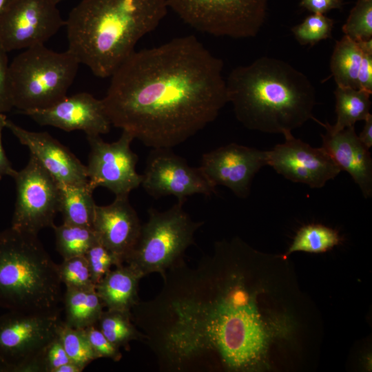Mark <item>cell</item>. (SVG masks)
<instances>
[{
    "instance_id": "cell-42",
    "label": "cell",
    "mask_w": 372,
    "mask_h": 372,
    "mask_svg": "<svg viewBox=\"0 0 372 372\" xmlns=\"http://www.w3.org/2000/svg\"><path fill=\"white\" fill-rule=\"evenodd\" d=\"M58 1H59V2H60V1H63V0H58Z\"/></svg>"
},
{
    "instance_id": "cell-23",
    "label": "cell",
    "mask_w": 372,
    "mask_h": 372,
    "mask_svg": "<svg viewBox=\"0 0 372 372\" xmlns=\"http://www.w3.org/2000/svg\"><path fill=\"white\" fill-rule=\"evenodd\" d=\"M334 94L336 123L333 125L324 123L331 131L336 132L354 126L356 122L364 121L370 114L371 94L361 89L337 86Z\"/></svg>"
},
{
    "instance_id": "cell-27",
    "label": "cell",
    "mask_w": 372,
    "mask_h": 372,
    "mask_svg": "<svg viewBox=\"0 0 372 372\" xmlns=\"http://www.w3.org/2000/svg\"><path fill=\"white\" fill-rule=\"evenodd\" d=\"M57 335L70 360L82 369L97 359L83 329L70 327L61 321Z\"/></svg>"
},
{
    "instance_id": "cell-16",
    "label": "cell",
    "mask_w": 372,
    "mask_h": 372,
    "mask_svg": "<svg viewBox=\"0 0 372 372\" xmlns=\"http://www.w3.org/2000/svg\"><path fill=\"white\" fill-rule=\"evenodd\" d=\"M6 128L28 147L30 154L59 184H87L86 165L49 133L29 131L8 118Z\"/></svg>"
},
{
    "instance_id": "cell-2",
    "label": "cell",
    "mask_w": 372,
    "mask_h": 372,
    "mask_svg": "<svg viewBox=\"0 0 372 372\" xmlns=\"http://www.w3.org/2000/svg\"><path fill=\"white\" fill-rule=\"evenodd\" d=\"M167 9L165 0H81L65 21L68 50L96 76L110 77Z\"/></svg>"
},
{
    "instance_id": "cell-25",
    "label": "cell",
    "mask_w": 372,
    "mask_h": 372,
    "mask_svg": "<svg viewBox=\"0 0 372 372\" xmlns=\"http://www.w3.org/2000/svg\"><path fill=\"white\" fill-rule=\"evenodd\" d=\"M338 231L322 224H308L298 229L287 252V258L296 251L311 254L324 253L341 244Z\"/></svg>"
},
{
    "instance_id": "cell-32",
    "label": "cell",
    "mask_w": 372,
    "mask_h": 372,
    "mask_svg": "<svg viewBox=\"0 0 372 372\" xmlns=\"http://www.w3.org/2000/svg\"><path fill=\"white\" fill-rule=\"evenodd\" d=\"M83 329L97 359L101 358H110L116 362L121 359L122 354L120 349L110 342L96 324Z\"/></svg>"
},
{
    "instance_id": "cell-7",
    "label": "cell",
    "mask_w": 372,
    "mask_h": 372,
    "mask_svg": "<svg viewBox=\"0 0 372 372\" xmlns=\"http://www.w3.org/2000/svg\"><path fill=\"white\" fill-rule=\"evenodd\" d=\"M186 24L200 32L254 37L262 27L269 0H165Z\"/></svg>"
},
{
    "instance_id": "cell-39",
    "label": "cell",
    "mask_w": 372,
    "mask_h": 372,
    "mask_svg": "<svg viewBox=\"0 0 372 372\" xmlns=\"http://www.w3.org/2000/svg\"><path fill=\"white\" fill-rule=\"evenodd\" d=\"M83 369L72 362H68L56 368L54 372H81Z\"/></svg>"
},
{
    "instance_id": "cell-13",
    "label": "cell",
    "mask_w": 372,
    "mask_h": 372,
    "mask_svg": "<svg viewBox=\"0 0 372 372\" xmlns=\"http://www.w3.org/2000/svg\"><path fill=\"white\" fill-rule=\"evenodd\" d=\"M285 141L267 151V165L292 182L321 188L341 172L327 151L313 147L291 132L283 134Z\"/></svg>"
},
{
    "instance_id": "cell-37",
    "label": "cell",
    "mask_w": 372,
    "mask_h": 372,
    "mask_svg": "<svg viewBox=\"0 0 372 372\" xmlns=\"http://www.w3.org/2000/svg\"><path fill=\"white\" fill-rule=\"evenodd\" d=\"M7 119L5 114H0V180L5 176L12 178L16 171L12 166L11 163L6 155L2 144V132L6 127Z\"/></svg>"
},
{
    "instance_id": "cell-11",
    "label": "cell",
    "mask_w": 372,
    "mask_h": 372,
    "mask_svg": "<svg viewBox=\"0 0 372 372\" xmlns=\"http://www.w3.org/2000/svg\"><path fill=\"white\" fill-rule=\"evenodd\" d=\"M90 151L86 165L88 186L93 191L105 187L115 196H129L141 186L143 176L136 169L138 156L131 149L134 139L130 132L122 130L120 138L112 143L101 136H86Z\"/></svg>"
},
{
    "instance_id": "cell-29",
    "label": "cell",
    "mask_w": 372,
    "mask_h": 372,
    "mask_svg": "<svg viewBox=\"0 0 372 372\" xmlns=\"http://www.w3.org/2000/svg\"><path fill=\"white\" fill-rule=\"evenodd\" d=\"M334 21L325 14H312L307 16L291 31L301 45L313 46L319 41L331 37Z\"/></svg>"
},
{
    "instance_id": "cell-26",
    "label": "cell",
    "mask_w": 372,
    "mask_h": 372,
    "mask_svg": "<svg viewBox=\"0 0 372 372\" xmlns=\"http://www.w3.org/2000/svg\"><path fill=\"white\" fill-rule=\"evenodd\" d=\"M56 248L63 259L85 256L99 242L93 228L68 225H54Z\"/></svg>"
},
{
    "instance_id": "cell-21",
    "label": "cell",
    "mask_w": 372,
    "mask_h": 372,
    "mask_svg": "<svg viewBox=\"0 0 372 372\" xmlns=\"http://www.w3.org/2000/svg\"><path fill=\"white\" fill-rule=\"evenodd\" d=\"M62 301L65 313L63 322L70 327L84 329L96 324L103 311L104 306L95 287H68Z\"/></svg>"
},
{
    "instance_id": "cell-3",
    "label": "cell",
    "mask_w": 372,
    "mask_h": 372,
    "mask_svg": "<svg viewBox=\"0 0 372 372\" xmlns=\"http://www.w3.org/2000/svg\"><path fill=\"white\" fill-rule=\"evenodd\" d=\"M226 87L237 120L249 130L283 134L313 118V85L284 61L262 56L236 67Z\"/></svg>"
},
{
    "instance_id": "cell-38",
    "label": "cell",
    "mask_w": 372,
    "mask_h": 372,
    "mask_svg": "<svg viewBox=\"0 0 372 372\" xmlns=\"http://www.w3.org/2000/svg\"><path fill=\"white\" fill-rule=\"evenodd\" d=\"M358 137L367 148L372 147V115L371 114L364 119V125Z\"/></svg>"
},
{
    "instance_id": "cell-40",
    "label": "cell",
    "mask_w": 372,
    "mask_h": 372,
    "mask_svg": "<svg viewBox=\"0 0 372 372\" xmlns=\"http://www.w3.org/2000/svg\"><path fill=\"white\" fill-rule=\"evenodd\" d=\"M0 372H10V369L8 364H6L1 358H0Z\"/></svg>"
},
{
    "instance_id": "cell-34",
    "label": "cell",
    "mask_w": 372,
    "mask_h": 372,
    "mask_svg": "<svg viewBox=\"0 0 372 372\" xmlns=\"http://www.w3.org/2000/svg\"><path fill=\"white\" fill-rule=\"evenodd\" d=\"M41 358L45 372H54L61 365L70 362L58 335L44 349Z\"/></svg>"
},
{
    "instance_id": "cell-9",
    "label": "cell",
    "mask_w": 372,
    "mask_h": 372,
    "mask_svg": "<svg viewBox=\"0 0 372 372\" xmlns=\"http://www.w3.org/2000/svg\"><path fill=\"white\" fill-rule=\"evenodd\" d=\"M60 310L44 313L8 311L0 316V358L10 372L38 357L57 336Z\"/></svg>"
},
{
    "instance_id": "cell-6",
    "label": "cell",
    "mask_w": 372,
    "mask_h": 372,
    "mask_svg": "<svg viewBox=\"0 0 372 372\" xmlns=\"http://www.w3.org/2000/svg\"><path fill=\"white\" fill-rule=\"evenodd\" d=\"M177 202L161 211L151 208L148 220L141 226L140 234L125 263L136 269L143 276L166 272L183 260L186 249L194 244V235L203 223L194 221Z\"/></svg>"
},
{
    "instance_id": "cell-10",
    "label": "cell",
    "mask_w": 372,
    "mask_h": 372,
    "mask_svg": "<svg viewBox=\"0 0 372 372\" xmlns=\"http://www.w3.org/2000/svg\"><path fill=\"white\" fill-rule=\"evenodd\" d=\"M58 0H10L0 14V45L7 52L44 45L65 21Z\"/></svg>"
},
{
    "instance_id": "cell-24",
    "label": "cell",
    "mask_w": 372,
    "mask_h": 372,
    "mask_svg": "<svg viewBox=\"0 0 372 372\" xmlns=\"http://www.w3.org/2000/svg\"><path fill=\"white\" fill-rule=\"evenodd\" d=\"M96 325L118 349H128L130 342L134 340H145V335L132 321L131 311L107 309L103 311Z\"/></svg>"
},
{
    "instance_id": "cell-22",
    "label": "cell",
    "mask_w": 372,
    "mask_h": 372,
    "mask_svg": "<svg viewBox=\"0 0 372 372\" xmlns=\"http://www.w3.org/2000/svg\"><path fill=\"white\" fill-rule=\"evenodd\" d=\"M363 54L358 42L347 35L335 42L330 70L337 86L358 89V74Z\"/></svg>"
},
{
    "instance_id": "cell-4",
    "label": "cell",
    "mask_w": 372,
    "mask_h": 372,
    "mask_svg": "<svg viewBox=\"0 0 372 372\" xmlns=\"http://www.w3.org/2000/svg\"><path fill=\"white\" fill-rule=\"evenodd\" d=\"M58 266L37 235L12 227L0 231V307L44 313L62 301Z\"/></svg>"
},
{
    "instance_id": "cell-30",
    "label": "cell",
    "mask_w": 372,
    "mask_h": 372,
    "mask_svg": "<svg viewBox=\"0 0 372 372\" xmlns=\"http://www.w3.org/2000/svg\"><path fill=\"white\" fill-rule=\"evenodd\" d=\"M57 266L61 282L66 288L89 289L96 287L84 256L63 259Z\"/></svg>"
},
{
    "instance_id": "cell-14",
    "label": "cell",
    "mask_w": 372,
    "mask_h": 372,
    "mask_svg": "<svg viewBox=\"0 0 372 372\" xmlns=\"http://www.w3.org/2000/svg\"><path fill=\"white\" fill-rule=\"evenodd\" d=\"M265 165L267 151L232 143L203 154L199 168L213 186L226 187L244 198L255 175Z\"/></svg>"
},
{
    "instance_id": "cell-35",
    "label": "cell",
    "mask_w": 372,
    "mask_h": 372,
    "mask_svg": "<svg viewBox=\"0 0 372 372\" xmlns=\"http://www.w3.org/2000/svg\"><path fill=\"white\" fill-rule=\"evenodd\" d=\"M358 89L372 93V53H364L358 74Z\"/></svg>"
},
{
    "instance_id": "cell-41",
    "label": "cell",
    "mask_w": 372,
    "mask_h": 372,
    "mask_svg": "<svg viewBox=\"0 0 372 372\" xmlns=\"http://www.w3.org/2000/svg\"><path fill=\"white\" fill-rule=\"evenodd\" d=\"M10 0H0V14L7 6Z\"/></svg>"
},
{
    "instance_id": "cell-31",
    "label": "cell",
    "mask_w": 372,
    "mask_h": 372,
    "mask_svg": "<svg viewBox=\"0 0 372 372\" xmlns=\"http://www.w3.org/2000/svg\"><path fill=\"white\" fill-rule=\"evenodd\" d=\"M84 256L95 285L111 270L112 266L123 264L116 255L99 242L93 245Z\"/></svg>"
},
{
    "instance_id": "cell-33",
    "label": "cell",
    "mask_w": 372,
    "mask_h": 372,
    "mask_svg": "<svg viewBox=\"0 0 372 372\" xmlns=\"http://www.w3.org/2000/svg\"><path fill=\"white\" fill-rule=\"evenodd\" d=\"M7 53L0 45V114H5L14 107Z\"/></svg>"
},
{
    "instance_id": "cell-15",
    "label": "cell",
    "mask_w": 372,
    "mask_h": 372,
    "mask_svg": "<svg viewBox=\"0 0 372 372\" xmlns=\"http://www.w3.org/2000/svg\"><path fill=\"white\" fill-rule=\"evenodd\" d=\"M23 114L40 125L66 132L81 130L86 136L107 134L112 125L102 99L87 92L66 96L50 107Z\"/></svg>"
},
{
    "instance_id": "cell-20",
    "label": "cell",
    "mask_w": 372,
    "mask_h": 372,
    "mask_svg": "<svg viewBox=\"0 0 372 372\" xmlns=\"http://www.w3.org/2000/svg\"><path fill=\"white\" fill-rule=\"evenodd\" d=\"M63 223L93 228L96 203L88 184H59Z\"/></svg>"
},
{
    "instance_id": "cell-8",
    "label": "cell",
    "mask_w": 372,
    "mask_h": 372,
    "mask_svg": "<svg viewBox=\"0 0 372 372\" xmlns=\"http://www.w3.org/2000/svg\"><path fill=\"white\" fill-rule=\"evenodd\" d=\"M16 201L11 227L30 234L53 227L59 210V187L56 180L30 154L27 165L12 176Z\"/></svg>"
},
{
    "instance_id": "cell-36",
    "label": "cell",
    "mask_w": 372,
    "mask_h": 372,
    "mask_svg": "<svg viewBox=\"0 0 372 372\" xmlns=\"http://www.w3.org/2000/svg\"><path fill=\"white\" fill-rule=\"evenodd\" d=\"M343 0H301L300 6L312 14H325L333 9H341Z\"/></svg>"
},
{
    "instance_id": "cell-19",
    "label": "cell",
    "mask_w": 372,
    "mask_h": 372,
    "mask_svg": "<svg viewBox=\"0 0 372 372\" xmlns=\"http://www.w3.org/2000/svg\"><path fill=\"white\" fill-rule=\"evenodd\" d=\"M143 277L134 267L123 263L109 271L95 289L107 309L131 311L139 302L138 284Z\"/></svg>"
},
{
    "instance_id": "cell-18",
    "label": "cell",
    "mask_w": 372,
    "mask_h": 372,
    "mask_svg": "<svg viewBox=\"0 0 372 372\" xmlns=\"http://www.w3.org/2000/svg\"><path fill=\"white\" fill-rule=\"evenodd\" d=\"M326 130L321 134L322 147L329 154L341 171L349 174L358 185L365 198L372 196V158L367 148L360 140L354 126L339 132L331 131L314 117Z\"/></svg>"
},
{
    "instance_id": "cell-1",
    "label": "cell",
    "mask_w": 372,
    "mask_h": 372,
    "mask_svg": "<svg viewBox=\"0 0 372 372\" xmlns=\"http://www.w3.org/2000/svg\"><path fill=\"white\" fill-rule=\"evenodd\" d=\"M223 62L194 36L134 51L102 99L112 125L152 149L184 143L228 103Z\"/></svg>"
},
{
    "instance_id": "cell-17",
    "label": "cell",
    "mask_w": 372,
    "mask_h": 372,
    "mask_svg": "<svg viewBox=\"0 0 372 372\" xmlns=\"http://www.w3.org/2000/svg\"><path fill=\"white\" fill-rule=\"evenodd\" d=\"M141 226L128 196H116L107 205L96 206L93 229L99 242L123 263L135 246Z\"/></svg>"
},
{
    "instance_id": "cell-28",
    "label": "cell",
    "mask_w": 372,
    "mask_h": 372,
    "mask_svg": "<svg viewBox=\"0 0 372 372\" xmlns=\"http://www.w3.org/2000/svg\"><path fill=\"white\" fill-rule=\"evenodd\" d=\"M342 32L359 42L372 39V0H358L350 11Z\"/></svg>"
},
{
    "instance_id": "cell-12",
    "label": "cell",
    "mask_w": 372,
    "mask_h": 372,
    "mask_svg": "<svg viewBox=\"0 0 372 372\" xmlns=\"http://www.w3.org/2000/svg\"><path fill=\"white\" fill-rule=\"evenodd\" d=\"M142 176L141 186L154 198L174 196L178 202L184 203L189 196H209L216 192L199 167L189 166L170 148L153 149Z\"/></svg>"
},
{
    "instance_id": "cell-5",
    "label": "cell",
    "mask_w": 372,
    "mask_h": 372,
    "mask_svg": "<svg viewBox=\"0 0 372 372\" xmlns=\"http://www.w3.org/2000/svg\"><path fill=\"white\" fill-rule=\"evenodd\" d=\"M79 62L68 50L45 45L25 49L9 63L14 107L22 113L52 106L67 96Z\"/></svg>"
}]
</instances>
